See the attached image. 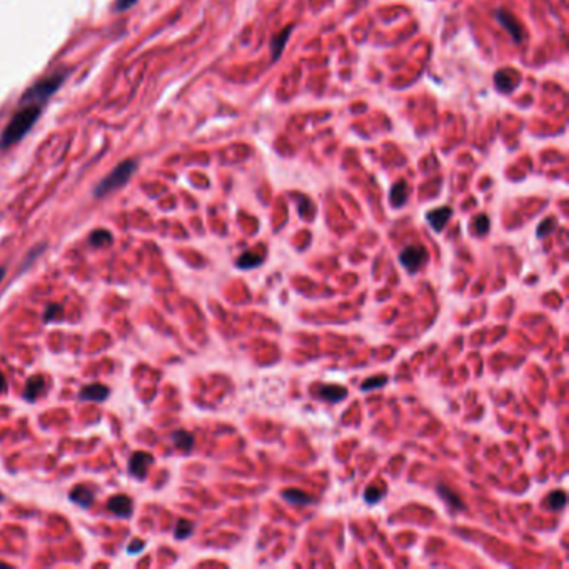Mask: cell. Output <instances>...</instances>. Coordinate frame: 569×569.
<instances>
[{
	"mask_svg": "<svg viewBox=\"0 0 569 569\" xmlns=\"http://www.w3.org/2000/svg\"><path fill=\"white\" fill-rule=\"evenodd\" d=\"M389 199L394 207H403L406 200H408V184L404 180H399L398 184H394L393 189H391Z\"/></svg>",
	"mask_w": 569,
	"mask_h": 569,
	"instance_id": "17",
	"label": "cell"
},
{
	"mask_svg": "<svg viewBox=\"0 0 569 569\" xmlns=\"http://www.w3.org/2000/svg\"><path fill=\"white\" fill-rule=\"evenodd\" d=\"M387 382V376H374V377H369V379H366L364 382L361 384V391H374V389H379Z\"/></svg>",
	"mask_w": 569,
	"mask_h": 569,
	"instance_id": "23",
	"label": "cell"
},
{
	"mask_svg": "<svg viewBox=\"0 0 569 569\" xmlns=\"http://www.w3.org/2000/svg\"><path fill=\"white\" fill-rule=\"evenodd\" d=\"M107 509L111 511L112 514L121 516V518H131L134 513L132 499L127 494L112 496L107 503Z\"/></svg>",
	"mask_w": 569,
	"mask_h": 569,
	"instance_id": "9",
	"label": "cell"
},
{
	"mask_svg": "<svg viewBox=\"0 0 569 569\" xmlns=\"http://www.w3.org/2000/svg\"><path fill=\"white\" fill-rule=\"evenodd\" d=\"M428 249L424 246H408L399 254V262L409 274H416L428 262Z\"/></svg>",
	"mask_w": 569,
	"mask_h": 569,
	"instance_id": "4",
	"label": "cell"
},
{
	"mask_svg": "<svg viewBox=\"0 0 569 569\" xmlns=\"http://www.w3.org/2000/svg\"><path fill=\"white\" fill-rule=\"evenodd\" d=\"M262 261H264V256L259 254V252H254V251H249V252H244V254L239 257L236 261V266L239 269H256V267H259L262 264Z\"/></svg>",
	"mask_w": 569,
	"mask_h": 569,
	"instance_id": "15",
	"label": "cell"
},
{
	"mask_svg": "<svg viewBox=\"0 0 569 569\" xmlns=\"http://www.w3.org/2000/svg\"><path fill=\"white\" fill-rule=\"evenodd\" d=\"M453 216V209L451 207H439L433 209L426 214V219H428L429 226H431L436 232H441L446 224L449 222V219Z\"/></svg>",
	"mask_w": 569,
	"mask_h": 569,
	"instance_id": "10",
	"label": "cell"
},
{
	"mask_svg": "<svg viewBox=\"0 0 569 569\" xmlns=\"http://www.w3.org/2000/svg\"><path fill=\"white\" fill-rule=\"evenodd\" d=\"M45 387V379L44 376L40 374H36L32 377H28L27 384H26V391H23V398L27 401H36L39 398V394L44 391Z\"/></svg>",
	"mask_w": 569,
	"mask_h": 569,
	"instance_id": "13",
	"label": "cell"
},
{
	"mask_svg": "<svg viewBox=\"0 0 569 569\" xmlns=\"http://www.w3.org/2000/svg\"><path fill=\"white\" fill-rule=\"evenodd\" d=\"M546 506L553 511H559L566 506V492L564 491H553L551 494L548 496Z\"/></svg>",
	"mask_w": 569,
	"mask_h": 569,
	"instance_id": "21",
	"label": "cell"
},
{
	"mask_svg": "<svg viewBox=\"0 0 569 569\" xmlns=\"http://www.w3.org/2000/svg\"><path fill=\"white\" fill-rule=\"evenodd\" d=\"M496 18L497 22L503 26V28H506V32L509 33L511 39H513L516 44H521V42L524 40V31H523V26H521L518 18H516L513 13H509L508 11H496Z\"/></svg>",
	"mask_w": 569,
	"mask_h": 569,
	"instance_id": "5",
	"label": "cell"
},
{
	"mask_svg": "<svg viewBox=\"0 0 569 569\" xmlns=\"http://www.w3.org/2000/svg\"><path fill=\"white\" fill-rule=\"evenodd\" d=\"M472 226H475V232L477 234V236H484V234H487V231H489V227H491L489 217H487L486 214H479V216H476L475 224H472Z\"/></svg>",
	"mask_w": 569,
	"mask_h": 569,
	"instance_id": "24",
	"label": "cell"
},
{
	"mask_svg": "<svg viewBox=\"0 0 569 569\" xmlns=\"http://www.w3.org/2000/svg\"><path fill=\"white\" fill-rule=\"evenodd\" d=\"M172 439H174L175 446L179 449H183V451H190L194 446V436L188 431H184V429H179V431H175L172 434Z\"/></svg>",
	"mask_w": 569,
	"mask_h": 569,
	"instance_id": "19",
	"label": "cell"
},
{
	"mask_svg": "<svg viewBox=\"0 0 569 569\" xmlns=\"http://www.w3.org/2000/svg\"><path fill=\"white\" fill-rule=\"evenodd\" d=\"M4 274H6V269H4V267H0V282H2V279H4Z\"/></svg>",
	"mask_w": 569,
	"mask_h": 569,
	"instance_id": "31",
	"label": "cell"
},
{
	"mask_svg": "<svg viewBox=\"0 0 569 569\" xmlns=\"http://www.w3.org/2000/svg\"><path fill=\"white\" fill-rule=\"evenodd\" d=\"M152 461H154V457H152L149 453L144 451L134 453L131 459H129V472H131L134 477H137V479L141 481L146 479L147 471H149Z\"/></svg>",
	"mask_w": 569,
	"mask_h": 569,
	"instance_id": "7",
	"label": "cell"
},
{
	"mask_svg": "<svg viewBox=\"0 0 569 569\" xmlns=\"http://www.w3.org/2000/svg\"><path fill=\"white\" fill-rule=\"evenodd\" d=\"M62 314H64V308H62L60 304H52V305H49V308L45 309L44 321L45 323H52V321H55V319H60Z\"/></svg>",
	"mask_w": 569,
	"mask_h": 569,
	"instance_id": "26",
	"label": "cell"
},
{
	"mask_svg": "<svg viewBox=\"0 0 569 569\" xmlns=\"http://www.w3.org/2000/svg\"><path fill=\"white\" fill-rule=\"evenodd\" d=\"M518 80H519V74L516 72L514 69H511V67H506V69L497 70V72L494 74L496 89L503 94L513 92V90L518 87Z\"/></svg>",
	"mask_w": 569,
	"mask_h": 569,
	"instance_id": "8",
	"label": "cell"
},
{
	"mask_svg": "<svg viewBox=\"0 0 569 569\" xmlns=\"http://www.w3.org/2000/svg\"><path fill=\"white\" fill-rule=\"evenodd\" d=\"M136 2L137 0H116V9L117 11H127V9H131Z\"/></svg>",
	"mask_w": 569,
	"mask_h": 569,
	"instance_id": "29",
	"label": "cell"
},
{
	"mask_svg": "<svg viewBox=\"0 0 569 569\" xmlns=\"http://www.w3.org/2000/svg\"><path fill=\"white\" fill-rule=\"evenodd\" d=\"M42 114V104L37 102H22L21 109L13 114L11 121L0 134V147L9 149V147L21 142L27 132L36 126Z\"/></svg>",
	"mask_w": 569,
	"mask_h": 569,
	"instance_id": "1",
	"label": "cell"
},
{
	"mask_svg": "<svg viewBox=\"0 0 569 569\" xmlns=\"http://www.w3.org/2000/svg\"><path fill=\"white\" fill-rule=\"evenodd\" d=\"M282 497L289 503L298 504V506H308L314 503V497L308 494V492L300 491V489H286L282 491Z\"/></svg>",
	"mask_w": 569,
	"mask_h": 569,
	"instance_id": "16",
	"label": "cell"
},
{
	"mask_svg": "<svg viewBox=\"0 0 569 569\" xmlns=\"http://www.w3.org/2000/svg\"><path fill=\"white\" fill-rule=\"evenodd\" d=\"M554 229H556V221H554L553 217H548V219H544V221L538 226L536 236H538L539 239H543V237L549 236V234H551V232L554 231Z\"/></svg>",
	"mask_w": 569,
	"mask_h": 569,
	"instance_id": "25",
	"label": "cell"
},
{
	"mask_svg": "<svg viewBox=\"0 0 569 569\" xmlns=\"http://www.w3.org/2000/svg\"><path fill=\"white\" fill-rule=\"evenodd\" d=\"M2 499H4V496H2V494H0V501H2Z\"/></svg>",
	"mask_w": 569,
	"mask_h": 569,
	"instance_id": "32",
	"label": "cell"
},
{
	"mask_svg": "<svg viewBox=\"0 0 569 569\" xmlns=\"http://www.w3.org/2000/svg\"><path fill=\"white\" fill-rule=\"evenodd\" d=\"M89 242H90V246H94V247L109 246V244L112 242V234L109 231H105V229H99V231L90 234Z\"/></svg>",
	"mask_w": 569,
	"mask_h": 569,
	"instance_id": "20",
	"label": "cell"
},
{
	"mask_svg": "<svg viewBox=\"0 0 569 569\" xmlns=\"http://www.w3.org/2000/svg\"><path fill=\"white\" fill-rule=\"evenodd\" d=\"M95 494L89 489L87 486H75L72 492H70V501L75 504L82 506V508H89L94 503Z\"/></svg>",
	"mask_w": 569,
	"mask_h": 569,
	"instance_id": "14",
	"label": "cell"
},
{
	"mask_svg": "<svg viewBox=\"0 0 569 569\" xmlns=\"http://www.w3.org/2000/svg\"><path fill=\"white\" fill-rule=\"evenodd\" d=\"M64 77L65 72H55L49 75V77L39 80V82L33 84L31 89L26 90L21 102H37L44 105L47 100L50 99V95L60 87L62 82H64Z\"/></svg>",
	"mask_w": 569,
	"mask_h": 569,
	"instance_id": "3",
	"label": "cell"
},
{
	"mask_svg": "<svg viewBox=\"0 0 569 569\" xmlns=\"http://www.w3.org/2000/svg\"><path fill=\"white\" fill-rule=\"evenodd\" d=\"M193 533H194V524L190 523V521H188V519L177 521L175 531H174V536L177 539H188Z\"/></svg>",
	"mask_w": 569,
	"mask_h": 569,
	"instance_id": "22",
	"label": "cell"
},
{
	"mask_svg": "<svg viewBox=\"0 0 569 569\" xmlns=\"http://www.w3.org/2000/svg\"><path fill=\"white\" fill-rule=\"evenodd\" d=\"M144 541H142V539H132L131 541V544H129V548H127V553L129 554H134V553H139V551H142V549H144Z\"/></svg>",
	"mask_w": 569,
	"mask_h": 569,
	"instance_id": "28",
	"label": "cell"
},
{
	"mask_svg": "<svg viewBox=\"0 0 569 569\" xmlns=\"http://www.w3.org/2000/svg\"><path fill=\"white\" fill-rule=\"evenodd\" d=\"M386 494L384 489H377V487H367L364 492V501L367 504H376L382 496Z\"/></svg>",
	"mask_w": 569,
	"mask_h": 569,
	"instance_id": "27",
	"label": "cell"
},
{
	"mask_svg": "<svg viewBox=\"0 0 569 569\" xmlns=\"http://www.w3.org/2000/svg\"><path fill=\"white\" fill-rule=\"evenodd\" d=\"M7 391V381H6V376L2 374V372H0V394L2 393H6Z\"/></svg>",
	"mask_w": 569,
	"mask_h": 569,
	"instance_id": "30",
	"label": "cell"
},
{
	"mask_svg": "<svg viewBox=\"0 0 569 569\" xmlns=\"http://www.w3.org/2000/svg\"><path fill=\"white\" fill-rule=\"evenodd\" d=\"M137 169V164L134 161H124L119 164L116 169H114L111 174L105 175L102 180H100L97 188H95L94 194L97 197H104V195L114 193V190L124 188L131 179L134 170Z\"/></svg>",
	"mask_w": 569,
	"mask_h": 569,
	"instance_id": "2",
	"label": "cell"
},
{
	"mask_svg": "<svg viewBox=\"0 0 569 569\" xmlns=\"http://www.w3.org/2000/svg\"><path fill=\"white\" fill-rule=\"evenodd\" d=\"M314 393V398L321 399V401H326V403H331V404H337L341 403V401L346 399L347 396V389L342 386H336V384H318L313 389Z\"/></svg>",
	"mask_w": 569,
	"mask_h": 569,
	"instance_id": "6",
	"label": "cell"
},
{
	"mask_svg": "<svg viewBox=\"0 0 569 569\" xmlns=\"http://www.w3.org/2000/svg\"><path fill=\"white\" fill-rule=\"evenodd\" d=\"M79 398L82 401H95V403H102L109 398V387L104 384H89L80 389Z\"/></svg>",
	"mask_w": 569,
	"mask_h": 569,
	"instance_id": "11",
	"label": "cell"
},
{
	"mask_svg": "<svg viewBox=\"0 0 569 569\" xmlns=\"http://www.w3.org/2000/svg\"><path fill=\"white\" fill-rule=\"evenodd\" d=\"M291 32H293V27H286L284 31L281 33H277L274 37V40H272L271 44V50H272V60H277L279 59V55L282 54V49H284L286 42H288Z\"/></svg>",
	"mask_w": 569,
	"mask_h": 569,
	"instance_id": "18",
	"label": "cell"
},
{
	"mask_svg": "<svg viewBox=\"0 0 569 569\" xmlns=\"http://www.w3.org/2000/svg\"><path fill=\"white\" fill-rule=\"evenodd\" d=\"M438 494L443 497L444 501H446L448 503V506L449 508H451L453 511H462V509H466V504H465V501L461 499V496L457 494L456 491L454 489H451V487L449 486H444V484H438Z\"/></svg>",
	"mask_w": 569,
	"mask_h": 569,
	"instance_id": "12",
	"label": "cell"
}]
</instances>
